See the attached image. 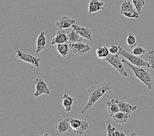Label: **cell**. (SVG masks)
Returning <instances> with one entry per match:
<instances>
[{"instance_id":"1","label":"cell","mask_w":154,"mask_h":136,"mask_svg":"<svg viewBox=\"0 0 154 136\" xmlns=\"http://www.w3.org/2000/svg\"><path fill=\"white\" fill-rule=\"evenodd\" d=\"M112 89V86L110 83H104L101 85H99L97 88H95L92 92L89 94V100H88L85 107L82 110V114H83L87 109H89L91 107H93L98 100H100L108 90H111Z\"/></svg>"},{"instance_id":"2","label":"cell","mask_w":154,"mask_h":136,"mask_svg":"<svg viewBox=\"0 0 154 136\" xmlns=\"http://www.w3.org/2000/svg\"><path fill=\"white\" fill-rule=\"evenodd\" d=\"M122 60L123 63H125L132 69V70L133 71L134 74L137 78H138L139 80H141V81L144 83L149 89H152L153 79L151 73L145 70L144 69L142 68L141 67H139V66L135 65L133 64H131V62L129 63V62H128L125 60Z\"/></svg>"},{"instance_id":"3","label":"cell","mask_w":154,"mask_h":136,"mask_svg":"<svg viewBox=\"0 0 154 136\" xmlns=\"http://www.w3.org/2000/svg\"><path fill=\"white\" fill-rule=\"evenodd\" d=\"M121 56H123L124 58L129 60L131 64L139 66V67H148L149 68V64L146 60H143L142 58L138 57V56L133 54L132 53H129L124 50L122 47H119V53Z\"/></svg>"},{"instance_id":"4","label":"cell","mask_w":154,"mask_h":136,"mask_svg":"<svg viewBox=\"0 0 154 136\" xmlns=\"http://www.w3.org/2000/svg\"><path fill=\"white\" fill-rule=\"evenodd\" d=\"M105 60H106L109 64L113 65L121 73V75L122 76L128 77L127 71L124 68L123 60L119 58V54H112L110 53L105 58Z\"/></svg>"},{"instance_id":"5","label":"cell","mask_w":154,"mask_h":136,"mask_svg":"<svg viewBox=\"0 0 154 136\" xmlns=\"http://www.w3.org/2000/svg\"><path fill=\"white\" fill-rule=\"evenodd\" d=\"M70 123L74 132L77 135H83L89 128V124L85 120L77 119H70Z\"/></svg>"},{"instance_id":"6","label":"cell","mask_w":154,"mask_h":136,"mask_svg":"<svg viewBox=\"0 0 154 136\" xmlns=\"http://www.w3.org/2000/svg\"><path fill=\"white\" fill-rule=\"evenodd\" d=\"M120 13L128 18H138L140 14L134 9L133 5L130 1H124L121 6Z\"/></svg>"},{"instance_id":"7","label":"cell","mask_w":154,"mask_h":136,"mask_svg":"<svg viewBox=\"0 0 154 136\" xmlns=\"http://www.w3.org/2000/svg\"><path fill=\"white\" fill-rule=\"evenodd\" d=\"M56 135H59L70 131L72 128L70 123V119H58L55 124Z\"/></svg>"},{"instance_id":"8","label":"cell","mask_w":154,"mask_h":136,"mask_svg":"<svg viewBox=\"0 0 154 136\" xmlns=\"http://www.w3.org/2000/svg\"><path fill=\"white\" fill-rule=\"evenodd\" d=\"M69 48L72 49V53L79 56H83L91 50V48L89 44H85L82 42L69 43Z\"/></svg>"},{"instance_id":"9","label":"cell","mask_w":154,"mask_h":136,"mask_svg":"<svg viewBox=\"0 0 154 136\" xmlns=\"http://www.w3.org/2000/svg\"><path fill=\"white\" fill-rule=\"evenodd\" d=\"M34 83L35 85V91L34 93V96L38 98L42 94H51V91L47 86V84L42 79H35L34 80Z\"/></svg>"},{"instance_id":"10","label":"cell","mask_w":154,"mask_h":136,"mask_svg":"<svg viewBox=\"0 0 154 136\" xmlns=\"http://www.w3.org/2000/svg\"><path fill=\"white\" fill-rule=\"evenodd\" d=\"M16 57L21 60L32 64L36 68L39 67V62L41 61V58L32 56V55H30V54H26L23 52H21V51L19 50H17Z\"/></svg>"},{"instance_id":"11","label":"cell","mask_w":154,"mask_h":136,"mask_svg":"<svg viewBox=\"0 0 154 136\" xmlns=\"http://www.w3.org/2000/svg\"><path fill=\"white\" fill-rule=\"evenodd\" d=\"M75 23L76 20L73 19L68 16H64L57 22L56 25L59 30H64V29L72 27L73 25L75 24Z\"/></svg>"},{"instance_id":"12","label":"cell","mask_w":154,"mask_h":136,"mask_svg":"<svg viewBox=\"0 0 154 136\" xmlns=\"http://www.w3.org/2000/svg\"><path fill=\"white\" fill-rule=\"evenodd\" d=\"M72 28L73 30H74L79 35H82L83 38L87 39L89 41H93V32L89 28L80 26L76 24L73 25Z\"/></svg>"},{"instance_id":"13","label":"cell","mask_w":154,"mask_h":136,"mask_svg":"<svg viewBox=\"0 0 154 136\" xmlns=\"http://www.w3.org/2000/svg\"><path fill=\"white\" fill-rule=\"evenodd\" d=\"M68 35L67 33L64 30H59L55 36L51 40V45H58V44L60 43H68Z\"/></svg>"},{"instance_id":"14","label":"cell","mask_w":154,"mask_h":136,"mask_svg":"<svg viewBox=\"0 0 154 136\" xmlns=\"http://www.w3.org/2000/svg\"><path fill=\"white\" fill-rule=\"evenodd\" d=\"M116 101L119 106L120 111L127 114H129V115H131L138 108L137 105H132L123 100H116Z\"/></svg>"},{"instance_id":"15","label":"cell","mask_w":154,"mask_h":136,"mask_svg":"<svg viewBox=\"0 0 154 136\" xmlns=\"http://www.w3.org/2000/svg\"><path fill=\"white\" fill-rule=\"evenodd\" d=\"M104 2L101 0H91L89 5V13L92 14L104 9Z\"/></svg>"},{"instance_id":"16","label":"cell","mask_w":154,"mask_h":136,"mask_svg":"<svg viewBox=\"0 0 154 136\" xmlns=\"http://www.w3.org/2000/svg\"><path fill=\"white\" fill-rule=\"evenodd\" d=\"M106 105H107L109 116L110 117H112L116 113L120 111L119 106L115 99H112L110 101L106 102Z\"/></svg>"},{"instance_id":"17","label":"cell","mask_w":154,"mask_h":136,"mask_svg":"<svg viewBox=\"0 0 154 136\" xmlns=\"http://www.w3.org/2000/svg\"><path fill=\"white\" fill-rule=\"evenodd\" d=\"M46 45V38L44 32H42L39 35L36 41V53H39L45 49Z\"/></svg>"},{"instance_id":"18","label":"cell","mask_w":154,"mask_h":136,"mask_svg":"<svg viewBox=\"0 0 154 136\" xmlns=\"http://www.w3.org/2000/svg\"><path fill=\"white\" fill-rule=\"evenodd\" d=\"M130 116L131 115H129V114H127L120 111L116 113L112 116V119L117 124H124L127 122L128 120L129 119Z\"/></svg>"},{"instance_id":"19","label":"cell","mask_w":154,"mask_h":136,"mask_svg":"<svg viewBox=\"0 0 154 136\" xmlns=\"http://www.w3.org/2000/svg\"><path fill=\"white\" fill-rule=\"evenodd\" d=\"M62 105L65 109V111L66 112H69L72 111V105L74 104V99L68 94H64L62 98Z\"/></svg>"},{"instance_id":"20","label":"cell","mask_w":154,"mask_h":136,"mask_svg":"<svg viewBox=\"0 0 154 136\" xmlns=\"http://www.w3.org/2000/svg\"><path fill=\"white\" fill-rule=\"evenodd\" d=\"M68 43H78V42H82L83 41V38L79 35L78 32H76L74 30H72L70 31L68 35Z\"/></svg>"},{"instance_id":"21","label":"cell","mask_w":154,"mask_h":136,"mask_svg":"<svg viewBox=\"0 0 154 136\" xmlns=\"http://www.w3.org/2000/svg\"><path fill=\"white\" fill-rule=\"evenodd\" d=\"M69 43H60L58 44L56 47V49L60 54L63 58H66L69 52Z\"/></svg>"},{"instance_id":"22","label":"cell","mask_w":154,"mask_h":136,"mask_svg":"<svg viewBox=\"0 0 154 136\" xmlns=\"http://www.w3.org/2000/svg\"><path fill=\"white\" fill-rule=\"evenodd\" d=\"M96 53L99 59H105L109 54V50L106 47H101L97 49Z\"/></svg>"},{"instance_id":"23","label":"cell","mask_w":154,"mask_h":136,"mask_svg":"<svg viewBox=\"0 0 154 136\" xmlns=\"http://www.w3.org/2000/svg\"><path fill=\"white\" fill-rule=\"evenodd\" d=\"M146 60L149 64V68L154 70V50L151 49L146 53Z\"/></svg>"},{"instance_id":"24","label":"cell","mask_w":154,"mask_h":136,"mask_svg":"<svg viewBox=\"0 0 154 136\" xmlns=\"http://www.w3.org/2000/svg\"><path fill=\"white\" fill-rule=\"evenodd\" d=\"M127 43L129 48H134L137 46V39L136 37L133 33H129L127 35Z\"/></svg>"},{"instance_id":"25","label":"cell","mask_w":154,"mask_h":136,"mask_svg":"<svg viewBox=\"0 0 154 136\" xmlns=\"http://www.w3.org/2000/svg\"><path fill=\"white\" fill-rule=\"evenodd\" d=\"M133 3V5H134L138 13V14H141L142 9L146 5L145 0H132Z\"/></svg>"},{"instance_id":"26","label":"cell","mask_w":154,"mask_h":136,"mask_svg":"<svg viewBox=\"0 0 154 136\" xmlns=\"http://www.w3.org/2000/svg\"><path fill=\"white\" fill-rule=\"evenodd\" d=\"M131 53L133 54L136 55V56H140L142 54H144L146 53V50L141 45H138V46H136L134 48H133V50Z\"/></svg>"},{"instance_id":"27","label":"cell","mask_w":154,"mask_h":136,"mask_svg":"<svg viewBox=\"0 0 154 136\" xmlns=\"http://www.w3.org/2000/svg\"><path fill=\"white\" fill-rule=\"evenodd\" d=\"M117 130L115 127L112 126V125L108 124L107 126V135L108 136H116Z\"/></svg>"},{"instance_id":"28","label":"cell","mask_w":154,"mask_h":136,"mask_svg":"<svg viewBox=\"0 0 154 136\" xmlns=\"http://www.w3.org/2000/svg\"><path fill=\"white\" fill-rule=\"evenodd\" d=\"M109 53L112 54H117L119 53V47L116 45H112L109 48Z\"/></svg>"}]
</instances>
